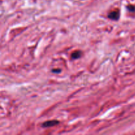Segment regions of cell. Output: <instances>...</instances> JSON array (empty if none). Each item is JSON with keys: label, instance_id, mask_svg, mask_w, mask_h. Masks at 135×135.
<instances>
[{"label": "cell", "instance_id": "6da1fadb", "mask_svg": "<svg viewBox=\"0 0 135 135\" xmlns=\"http://www.w3.org/2000/svg\"><path fill=\"white\" fill-rule=\"evenodd\" d=\"M58 123H59V121H48L44 123L43 127H50L55 126V125H57Z\"/></svg>", "mask_w": 135, "mask_h": 135}, {"label": "cell", "instance_id": "7a4b0ae2", "mask_svg": "<svg viewBox=\"0 0 135 135\" xmlns=\"http://www.w3.org/2000/svg\"><path fill=\"white\" fill-rule=\"evenodd\" d=\"M108 17H109V18L112 20H117L119 17V11H112L109 13Z\"/></svg>", "mask_w": 135, "mask_h": 135}, {"label": "cell", "instance_id": "3957f363", "mask_svg": "<svg viewBox=\"0 0 135 135\" xmlns=\"http://www.w3.org/2000/svg\"><path fill=\"white\" fill-rule=\"evenodd\" d=\"M80 55H81V52L80 51H75V52L72 54V58H73V59H77V58L80 57Z\"/></svg>", "mask_w": 135, "mask_h": 135}, {"label": "cell", "instance_id": "277c9868", "mask_svg": "<svg viewBox=\"0 0 135 135\" xmlns=\"http://www.w3.org/2000/svg\"><path fill=\"white\" fill-rule=\"evenodd\" d=\"M128 9H129L130 11H134L135 10V7L134 6H132V5L128 7Z\"/></svg>", "mask_w": 135, "mask_h": 135}]
</instances>
